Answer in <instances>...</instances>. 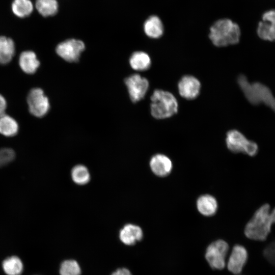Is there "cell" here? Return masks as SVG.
<instances>
[{"mask_svg": "<svg viewBox=\"0 0 275 275\" xmlns=\"http://www.w3.org/2000/svg\"><path fill=\"white\" fill-rule=\"evenodd\" d=\"M275 223V207L271 209L268 204L261 206L245 226V236L255 240H265Z\"/></svg>", "mask_w": 275, "mask_h": 275, "instance_id": "obj_1", "label": "cell"}, {"mask_svg": "<svg viewBox=\"0 0 275 275\" xmlns=\"http://www.w3.org/2000/svg\"><path fill=\"white\" fill-rule=\"evenodd\" d=\"M209 37L217 47L236 44L239 41L240 29L237 23L229 18L215 21L210 28Z\"/></svg>", "mask_w": 275, "mask_h": 275, "instance_id": "obj_2", "label": "cell"}, {"mask_svg": "<svg viewBox=\"0 0 275 275\" xmlns=\"http://www.w3.org/2000/svg\"><path fill=\"white\" fill-rule=\"evenodd\" d=\"M151 113L156 119L171 117L178 111L177 100L169 92L159 89L154 90L151 96Z\"/></svg>", "mask_w": 275, "mask_h": 275, "instance_id": "obj_3", "label": "cell"}, {"mask_svg": "<svg viewBox=\"0 0 275 275\" xmlns=\"http://www.w3.org/2000/svg\"><path fill=\"white\" fill-rule=\"evenodd\" d=\"M226 143L228 149L233 153H243L254 156L258 151V146L255 142L248 140L241 132L235 129L227 133Z\"/></svg>", "mask_w": 275, "mask_h": 275, "instance_id": "obj_4", "label": "cell"}, {"mask_svg": "<svg viewBox=\"0 0 275 275\" xmlns=\"http://www.w3.org/2000/svg\"><path fill=\"white\" fill-rule=\"evenodd\" d=\"M228 250V244L223 240L211 243L207 247L205 253V258L209 265L217 269L224 268Z\"/></svg>", "mask_w": 275, "mask_h": 275, "instance_id": "obj_5", "label": "cell"}, {"mask_svg": "<svg viewBox=\"0 0 275 275\" xmlns=\"http://www.w3.org/2000/svg\"><path fill=\"white\" fill-rule=\"evenodd\" d=\"M27 102L30 112L37 117H42L48 112L50 104L43 91L39 88L32 89L28 96Z\"/></svg>", "mask_w": 275, "mask_h": 275, "instance_id": "obj_6", "label": "cell"}, {"mask_svg": "<svg viewBox=\"0 0 275 275\" xmlns=\"http://www.w3.org/2000/svg\"><path fill=\"white\" fill-rule=\"evenodd\" d=\"M85 48V45L82 41L71 39L59 43L56 51L57 53L66 61L76 62Z\"/></svg>", "mask_w": 275, "mask_h": 275, "instance_id": "obj_7", "label": "cell"}, {"mask_svg": "<svg viewBox=\"0 0 275 275\" xmlns=\"http://www.w3.org/2000/svg\"><path fill=\"white\" fill-rule=\"evenodd\" d=\"M131 100L135 103L142 100L149 89V83L147 78L138 74H132L124 80Z\"/></svg>", "mask_w": 275, "mask_h": 275, "instance_id": "obj_8", "label": "cell"}, {"mask_svg": "<svg viewBox=\"0 0 275 275\" xmlns=\"http://www.w3.org/2000/svg\"><path fill=\"white\" fill-rule=\"evenodd\" d=\"M258 36L262 39L275 41V9L265 11L262 15V20L258 24Z\"/></svg>", "mask_w": 275, "mask_h": 275, "instance_id": "obj_9", "label": "cell"}, {"mask_svg": "<svg viewBox=\"0 0 275 275\" xmlns=\"http://www.w3.org/2000/svg\"><path fill=\"white\" fill-rule=\"evenodd\" d=\"M178 89L180 95L183 98L191 100L199 94L201 84L199 80L191 75H185L179 80Z\"/></svg>", "mask_w": 275, "mask_h": 275, "instance_id": "obj_10", "label": "cell"}, {"mask_svg": "<svg viewBox=\"0 0 275 275\" xmlns=\"http://www.w3.org/2000/svg\"><path fill=\"white\" fill-rule=\"evenodd\" d=\"M248 259V253L243 246L236 245L233 248L227 263L228 269L231 272L238 274L242 270Z\"/></svg>", "mask_w": 275, "mask_h": 275, "instance_id": "obj_11", "label": "cell"}, {"mask_svg": "<svg viewBox=\"0 0 275 275\" xmlns=\"http://www.w3.org/2000/svg\"><path fill=\"white\" fill-rule=\"evenodd\" d=\"M150 167L155 175L163 177L170 174L173 164L170 158L167 156L162 154H156L151 157Z\"/></svg>", "mask_w": 275, "mask_h": 275, "instance_id": "obj_12", "label": "cell"}, {"mask_svg": "<svg viewBox=\"0 0 275 275\" xmlns=\"http://www.w3.org/2000/svg\"><path fill=\"white\" fill-rule=\"evenodd\" d=\"M143 236V231L138 226L127 224L120 230L119 237L126 245H132L140 241Z\"/></svg>", "mask_w": 275, "mask_h": 275, "instance_id": "obj_13", "label": "cell"}, {"mask_svg": "<svg viewBox=\"0 0 275 275\" xmlns=\"http://www.w3.org/2000/svg\"><path fill=\"white\" fill-rule=\"evenodd\" d=\"M257 105L263 102L275 112V98L269 89L264 85L255 82L252 83Z\"/></svg>", "mask_w": 275, "mask_h": 275, "instance_id": "obj_14", "label": "cell"}, {"mask_svg": "<svg viewBox=\"0 0 275 275\" xmlns=\"http://www.w3.org/2000/svg\"><path fill=\"white\" fill-rule=\"evenodd\" d=\"M197 208L202 215L210 216L214 215L217 209L216 199L211 195L205 194L201 196L197 200Z\"/></svg>", "mask_w": 275, "mask_h": 275, "instance_id": "obj_15", "label": "cell"}, {"mask_svg": "<svg viewBox=\"0 0 275 275\" xmlns=\"http://www.w3.org/2000/svg\"><path fill=\"white\" fill-rule=\"evenodd\" d=\"M19 64L23 72L27 74H33L39 68L40 62L34 52L24 51L20 54Z\"/></svg>", "mask_w": 275, "mask_h": 275, "instance_id": "obj_16", "label": "cell"}, {"mask_svg": "<svg viewBox=\"0 0 275 275\" xmlns=\"http://www.w3.org/2000/svg\"><path fill=\"white\" fill-rule=\"evenodd\" d=\"M144 30L147 36L156 39L163 35L164 26L159 17L152 15L145 21L144 24Z\"/></svg>", "mask_w": 275, "mask_h": 275, "instance_id": "obj_17", "label": "cell"}, {"mask_svg": "<svg viewBox=\"0 0 275 275\" xmlns=\"http://www.w3.org/2000/svg\"><path fill=\"white\" fill-rule=\"evenodd\" d=\"M131 67L134 70L144 71L148 70L151 66V61L149 56L145 52H134L129 60Z\"/></svg>", "mask_w": 275, "mask_h": 275, "instance_id": "obj_18", "label": "cell"}, {"mask_svg": "<svg viewBox=\"0 0 275 275\" xmlns=\"http://www.w3.org/2000/svg\"><path fill=\"white\" fill-rule=\"evenodd\" d=\"M15 53L13 41L5 36L0 37V64H5L10 62Z\"/></svg>", "mask_w": 275, "mask_h": 275, "instance_id": "obj_19", "label": "cell"}, {"mask_svg": "<svg viewBox=\"0 0 275 275\" xmlns=\"http://www.w3.org/2000/svg\"><path fill=\"white\" fill-rule=\"evenodd\" d=\"M18 131V125L15 119L4 114L0 117V133L6 136H13Z\"/></svg>", "mask_w": 275, "mask_h": 275, "instance_id": "obj_20", "label": "cell"}, {"mask_svg": "<svg viewBox=\"0 0 275 275\" xmlns=\"http://www.w3.org/2000/svg\"><path fill=\"white\" fill-rule=\"evenodd\" d=\"M3 268L8 275H20L23 270V264L19 258L12 256L4 261Z\"/></svg>", "mask_w": 275, "mask_h": 275, "instance_id": "obj_21", "label": "cell"}, {"mask_svg": "<svg viewBox=\"0 0 275 275\" xmlns=\"http://www.w3.org/2000/svg\"><path fill=\"white\" fill-rule=\"evenodd\" d=\"M36 7L42 16H52L58 11V4L56 0H36Z\"/></svg>", "mask_w": 275, "mask_h": 275, "instance_id": "obj_22", "label": "cell"}, {"mask_svg": "<svg viewBox=\"0 0 275 275\" xmlns=\"http://www.w3.org/2000/svg\"><path fill=\"white\" fill-rule=\"evenodd\" d=\"M12 9L17 16L23 18L31 14L33 6L30 0H14L12 5Z\"/></svg>", "mask_w": 275, "mask_h": 275, "instance_id": "obj_23", "label": "cell"}, {"mask_svg": "<svg viewBox=\"0 0 275 275\" xmlns=\"http://www.w3.org/2000/svg\"><path fill=\"white\" fill-rule=\"evenodd\" d=\"M71 178L78 185H85L90 179V175L88 169L84 165L78 164L71 170Z\"/></svg>", "mask_w": 275, "mask_h": 275, "instance_id": "obj_24", "label": "cell"}, {"mask_svg": "<svg viewBox=\"0 0 275 275\" xmlns=\"http://www.w3.org/2000/svg\"><path fill=\"white\" fill-rule=\"evenodd\" d=\"M60 273L61 275H80L81 269L76 261L67 260L61 264Z\"/></svg>", "mask_w": 275, "mask_h": 275, "instance_id": "obj_25", "label": "cell"}, {"mask_svg": "<svg viewBox=\"0 0 275 275\" xmlns=\"http://www.w3.org/2000/svg\"><path fill=\"white\" fill-rule=\"evenodd\" d=\"M15 157L14 151L10 148H2L0 149V167L8 164Z\"/></svg>", "mask_w": 275, "mask_h": 275, "instance_id": "obj_26", "label": "cell"}, {"mask_svg": "<svg viewBox=\"0 0 275 275\" xmlns=\"http://www.w3.org/2000/svg\"><path fill=\"white\" fill-rule=\"evenodd\" d=\"M263 255L270 263L275 266V241L266 246L263 251Z\"/></svg>", "mask_w": 275, "mask_h": 275, "instance_id": "obj_27", "label": "cell"}, {"mask_svg": "<svg viewBox=\"0 0 275 275\" xmlns=\"http://www.w3.org/2000/svg\"><path fill=\"white\" fill-rule=\"evenodd\" d=\"M7 107V102L5 98L0 94V117L5 114Z\"/></svg>", "mask_w": 275, "mask_h": 275, "instance_id": "obj_28", "label": "cell"}, {"mask_svg": "<svg viewBox=\"0 0 275 275\" xmlns=\"http://www.w3.org/2000/svg\"><path fill=\"white\" fill-rule=\"evenodd\" d=\"M112 275H132L129 270L126 268H120L114 272Z\"/></svg>", "mask_w": 275, "mask_h": 275, "instance_id": "obj_29", "label": "cell"}]
</instances>
